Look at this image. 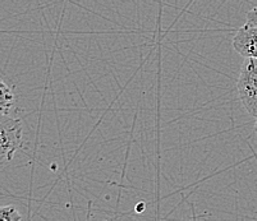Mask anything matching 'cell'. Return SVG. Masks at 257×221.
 I'll return each mask as SVG.
<instances>
[{"instance_id":"cell-2","label":"cell","mask_w":257,"mask_h":221,"mask_svg":"<svg viewBox=\"0 0 257 221\" xmlns=\"http://www.w3.org/2000/svg\"><path fill=\"white\" fill-rule=\"evenodd\" d=\"M238 96L247 113L257 119V59L246 58L237 82Z\"/></svg>"},{"instance_id":"cell-4","label":"cell","mask_w":257,"mask_h":221,"mask_svg":"<svg viewBox=\"0 0 257 221\" xmlns=\"http://www.w3.org/2000/svg\"><path fill=\"white\" fill-rule=\"evenodd\" d=\"M15 105L13 90L0 78V115H8Z\"/></svg>"},{"instance_id":"cell-3","label":"cell","mask_w":257,"mask_h":221,"mask_svg":"<svg viewBox=\"0 0 257 221\" xmlns=\"http://www.w3.org/2000/svg\"><path fill=\"white\" fill-rule=\"evenodd\" d=\"M233 48L242 57L257 59V25L242 26L233 37Z\"/></svg>"},{"instance_id":"cell-5","label":"cell","mask_w":257,"mask_h":221,"mask_svg":"<svg viewBox=\"0 0 257 221\" xmlns=\"http://www.w3.org/2000/svg\"><path fill=\"white\" fill-rule=\"evenodd\" d=\"M22 216L15 206H2L0 207V221H20Z\"/></svg>"},{"instance_id":"cell-1","label":"cell","mask_w":257,"mask_h":221,"mask_svg":"<svg viewBox=\"0 0 257 221\" xmlns=\"http://www.w3.org/2000/svg\"><path fill=\"white\" fill-rule=\"evenodd\" d=\"M22 146V122L9 115H0V169L12 161Z\"/></svg>"},{"instance_id":"cell-6","label":"cell","mask_w":257,"mask_h":221,"mask_svg":"<svg viewBox=\"0 0 257 221\" xmlns=\"http://www.w3.org/2000/svg\"><path fill=\"white\" fill-rule=\"evenodd\" d=\"M248 25H257V7L252 8L251 11L247 13V22Z\"/></svg>"},{"instance_id":"cell-7","label":"cell","mask_w":257,"mask_h":221,"mask_svg":"<svg viewBox=\"0 0 257 221\" xmlns=\"http://www.w3.org/2000/svg\"><path fill=\"white\" fill-rule=\"evenodd\" d=\"M254 132H256L257 134V119H256V124H254Z\"/></svg>"}]
</instances>
